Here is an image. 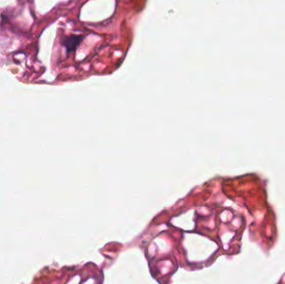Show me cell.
I'll return each mask as SVG.
<instances>
[{
    "mask_svg": "<svg viewBox=\"0 0 285 284\" xmlns=\"http://www.w3.org/2000/svg\"><path fill=\"white\" fill-rule=\"evenodd\" d=\"M82 41V36L78 35H71L67 37L64 40V46L67 48L68 51H74L76 49L77 46Z\"/></svg>",
    "mask_w": 285,
    "mask_h": 284,
    "instance_id": "obj_1",
    "label": "cell"
}]
</instances>
